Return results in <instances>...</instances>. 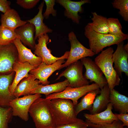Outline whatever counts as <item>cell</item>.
<instances>
[{
	"label": "cell",
	"instance_id": "6da1fadb",
	"mask_svg": "<svg viewBox=\"0 0 128 128\" xmlns=\"http://www.w3.org/2000/svg\"><path fill=\"white\" fill-rule=\"evenodd\" d=\"M49 105L56 127L74 122L76 116L74 106L70 100L56 98L50 100Z\"/></svg>",
	"mask_w": 128,
	"mask_h": 128
},
{
	"label": "cell",
	"instance_id": "7a4b0ae2",
	"mask_svg": "<svg viewBox=\"0 0 128 128\" xmlns=\"http://www.w3.org/2000/svg\"><path fill=\"white\" fill-rule=\"evenodd\" d=\"M50 100L41 97L32 104L29 113L36 128H55V123L49 105Z\"/></svg>",
	"mask_w": 128,
	"mask_h": 128
},
{
	"label": "cell",
	"instance_id": "3957f363",
	"mask_svg": "<svg viewBox=\"0 0 128 128\" xmlns=\"http://www.w3.org/2000/svg\"><path fill=\"white\" fill-rule=\"evenodd\" d=\"M84 34L88 40L90 49L95 55L102 51L104 48L114 44L117 45L128 38L127 34L119 37L109 33H97L93 30L87 24L85 27Z\"/></svg>",
	"mask_w": 128,
	"mask_h": 128
},
{
	"label": "cell",
	"instance_id": "277c9868",
	"mask_svg": "<svg viewBox=\"0 0 128 128\" xmlns=\"http://www.w3.org/2000/svg\"><path fill=\"white\" fill-rule=\"evenodd\" d=\"M114 52L113 48L109 47L101 51L95 59V62L104 75L110 90L119 85L121 81L120 76L113 66L112 57Z\"/></svg>",
	"mask_w": 128,
	"mask_h": 128
},
{
	"label": "cell",
	"instance_id": "5b68a950",
	"mask_svg": "<svg viewBox=\"0 0 128 128\" xmlns=\"http://www.w3.org/2000/svg\"><path fill=\"white\" fill-rule=\"evenodd\" d=\"M100 89L99 86L95 83L77 88L68 86L62 91L51 94L45 98L50 100L56 98L70 100L72 101L74 107L78 103V101L80 98L89 92Z\"/></svg>",
	"mask_w": 128,
	"mask_h": 128
},
{
	"label": "cell",
	"instance_id": "8992f818",
	"mask_svg": "<svg viewBox=\"0 0 128 128\" xmlns=\"http://www.w3.org/2000/svg\"><path fill=\"white\" fill-rule=\"evenodd\" d=\"M83 65L79 60L72 63L59 75L56 80L64 76L69 82V86L72 88L82 87L89 84V82L82 74Z\"/></svg>",
	"mask_w": 128,
	"mask_h": 128
},
{
	"label": "cell",
	"instance_id": "52a82bcc",
	"mask_svg": "<svg viewBox=\"0 0 128 128\" xmlns=\"http://www.w3.org/2000/svg\"><path fill=\"white\" fill-rule=\"evenodd\" d=\"M68 37L70 43V50L68 58L62 64L61 69L67 67L71 63L82 58L92 57L95 55L90 49L86 48L80 42L73 32H70Z\"/></svg>",
	"mask_w": 128,
	"mask_h": 128
},
{
	"label": "cell",
	"instance_id": "ba28073f",
	"mask_svg": "<svg viewBox=\"0 0 128 128\" xmlns=\"http://www.w3.org/2000/svg\"><path fill=\"white\" fill-rule=\"evenodd\" d=\"M41 96V94L37 93L24 96L14 99L9 104L12 109V116H18L23 120L27 121L29 119L30 107L37 99Z\"/></svg>",
	"mask_w": 128,
	"mask_h": 128
},
{
	"label": "cell",
	"instance_id": "9c48e42d",
	"mask_svg": "<svg viewBox=\"0 0 128 128\" xmlns=\"http://www.w3.org/2000/svg\"><path fill=\"white\" fill-rule=\"evenodd\" d=\"M38 38V43L35 44L34 53L37 56L41 58L42 62L46 65L51 64L59 59L68 58L69 51H66L63 55L59 57L51 54V50L47 46V44L49 39L47 34L43 35Z\"/></svg>",
	"mask_w": 128,
	"mask_h": 128
},
{
	"label": "cell",
	"instance_id": "30bf717a",
	"mask_svg": "<svg viewBox=\"0 0 128 128\" xmlns=\"http://www.w3.org/2000/svg\"><path fill=\"white\" fill-rule=\"evenodd\" d=\"M86 69L84 77L90 82H94L101 89L107 84V80L99 67L91 59L85 57L80 59Z\"/></svg>",
	"mask_w": 128,
	"mask_h": 128
},
{
	"label": "cell",
	"instance_id": "8fae6325",
	"mask_svg": "<svg viewBox=\"0 0 128 128\" xmlns=\"http://www.w3.org/2000/svg\"><path fill=\"white\" fill-rule=\"evenodd\" d=\"M18 57V51L14 43L0 45V73L13 71L14 64L17 60Z\"/></svg>",
	"mask_w": 128,
	"mask_h": 128
},
{
	"label": "cell",
	"instance_id": "7c38bea8",
	"mask_svg": "<svg viewBox=\"0 0 128 128\" xmlns=\"http://www.w3.org/2000/svg\"><path fill=\"white\" fill-rule=\"evenodd\" d=\"M65 62L64 59H59L49 65L42 62L37 68L30 71V74L38 80L41 84L48 85L50 82L48 80V78L55 71L61 69L62 64Z\"/></svg>",
	"mask_w": 128,
	"mask_h": 128
},
{
	"label": "cell",
	"instance_id": "4fadbf2b",
	"mask_svg": "<svg viewBox=\"0 0 128 128\" xmlns=\"http://www.w3.org/2000/svg\"><path fill=\"white\" fill-rule=\"evenodd\" d=\"M55 2L63 6L65 9L64 15L68 18L71 19L74 23L79 24L81 17L78 13H82L83 9L82 6L86 3H90L89 0H82L75 1L70 0H57Z\"/></svg>",
	"mask_w": 128,
	"mask_h": 128
},
{
	"label": "cell",
	"instance_id": "5bb4252c",
	"mask_svg": "<svg viewBox=\"0 0 128 128\" xmlns=\"http://www.w3.org/2000/svg\"><path fill=\"white\" fill-rule=\"evenodd\" d=\"M124 45L123 41L117 45L112 57L114 64V68L119 76L121 77L123 73L128 76V52L124 49Z\"/></svg>",
	"mask_w": 128,
	"mask_h": 128
},
{
	"label": "cell",
	"instance_id": "9a60e30c",
	"mask_svg": "<svg viewBox=\"0 0 128 128\" xmlns=\"http://www.w3.org/2000/svg\"><path fill=\"white\" fill-rule=\"evenodd\" d=\"M14 71L7 75H0V106L10 107V102L16 98L10 92L9 88L13 78Z\"/></svg>",
	"mask_w": 128,
	"mask_h": 128
},
{
	"label": "cell",
	"instance_id": "2e32d148",
	"mask_svg": "<svg viewBox=\"0 0 128 128\" xmlns=\"http://www.w3.org/2000/svg\"><path fill=\"white\" fill-rule=\"evenodd\" d=\"M113 109L112 105L110 103L106 109L102 112L93 114L84 113L83 116L86 120L93 124L103 125L110 123L118 119L112 112Z\"/></svg>",
	"mask_w": 128,
	"mask_h": 128
},
{
	"label": "cell",
	"instance_id": "e0dca14e",
	"mask_svg": "<svg viewBox=\"0 0 128 128\" xmlns=\"http://www.w3.org/2000/svg\"><path fill=\"white\" fill-rule=\"evenodd\" d=\"M38 65H32L27 62L21 63L16 61L13 66L12 71L15 72L16 74L12 83L9 87L10 93L13 95L15 88L20 81L23 78L28 77L29 74V72L37 68Z\"/></svg>",
	"mask_w": 128,
	"mask_h": 128
},
{
	"label": "cell",
	"instance_id": "ac0fdd59",
	"mask_svg": "<svg viewBox=\"0 0 128 128\" xmlns=\"http://www.w3.org/2000/svg\"><path fill=\"white\" fill-rule=\"evenodd\" d=\"M13 43L18 51L19 62L21 63L27 62L32 65H38L42 62L41 58L34 54L31 49L24 45L18 38H16Z\"/></svg>",
	"mask_w": 128,
	"mask_h": 128
},
{
	"label": "cell",
	"instance_id": "d6986e66",
	"mask_svg": "<svg viewBox=\"0 0 128 128\" xmlns=\"http://www.w3.org/2000/svg\"><path fill=\"white\" fill-rule=\"evenodd\" d=\"M14 31L18 38L24 45L34 50L36 43L34 36L35 30L33 24L27 22Z\"/></svg>",
	"mask_w": 128,
	"mask_h": 128
},
{
	"label": "cell",
	"instance_id": "ffe728a7",
	"mask_svg": "<svg viewBox=\"0 0 128 128\" xmlns=\"http://www.w3.org/2000/svg\"><path fill=\"white\" fill-rule=\"evenodd\" d=\"M0 22L2 26L14 31L27 23L26 21L22 20L18 12L13 9L2 14Z\"/></svg>",
	"mask_w": 128,
	"mask_h": 128
},
{
	"label": "cell",
	"instance_id": "44dd1931",
	"mask_svg": "<svg viewBox=\"0 0 128 128\" xmlns=\"http://www.w3.org/2000/svg\"><path fill=\"white\" fill-rule=\"evenodd\" d=\"M40 84L39 80L30 74L28 77L23 79L18 84L13 95L16 98H18L21 96L30 94L31 91Z\"/></svg>",
	"mask_w": 128,
	"mask_h": 128
},
{
	"label": "cell",
	"instance_id": "7402d4cb",
	"mask_svg": "<svg viewBox=\"0 0 128 128\" xmlns=\"http://www.w3.org/2000/svg\"><path fill=\"white\" fill-rule=\"evenodd\" d=\"M44 2H41L39 6V11L37 14L32 18L26 20L27 22L32 24L34 26L35 34L34 39L35 40L38 37L48 33H52L53 30L49 28L43 23L44 18L42 14Z\"/></svg>",
	"mask_w": 128,
	"mask_h": 128
},
{
	"label": "cell",
	"instance_id": "603a6c76",
	"mask_svg": "<svg viewBox=\"0 0 128 128\" xmlns=\"http://www.w3.org/2000/svg\"><path fill=\"white\" fill-rule=\"evenodd\" d=\"M100 94L96 96L93 102L90 114H95L105 110L110 103V89L108 84L101 89Z\"/></svg>",
	"mask_w": 128,
	"mask_h": 128
},
{
	"label": "cell",
	"instance_id": "cb8c5ba5",
	"mask_svg": "<svg viewBox=\"0 0 128 128\" xmlns=\"http://www.w3.org/2000/svg\"><path fill=\"white\" fill-rule=\"evenodd\" d=\"M69 85V82L66 79L63 81L50 85H44L39 84L31 91L30 94H43L46 97L53 93L62 91Z\"/></svg>",
	"mask_w": 128,
	"mask_h": 128
},
{
	"label": "cell",
	"instance_id": "d4e9b609",
	"mask_svg": "<svg viewBox=\"0 0 128 128\" xmlns=\"http://www.w3.org/2000/svg\"><path fill=\"white\" fill-rule=\"evenodd\" d=\"M110 102L115 110L119 113L128 112V97L120 94L114 89H110Z\"/></svg>",
	"mask_w": 128,
	"mask_h": 128
},
{
	"label": "cell",
	"instance_id": "484cf974",
	"mask_svg": "<svg viewBox=\"0 0 128 128\" xmlns=\"http://www.w3.org/2000/svg\"><path fill=\"white\" fill-rule=\"evenodd\" d=\"M92 22L87 24L93 31L97 33L107 34L108 33V27L106 17L98 15L95 12H92Z\"/></svg>",
	"mask_w": 128,
	"mask_h": 128
},
{
	"label": "cell",
	"instance_id": "4316f807",
	"mask_svg": "<svg viewBox=\"0 0 128 128\" xmlns=\"http://www.w3.org/2000/svg\"><path fill=\"white\" fill-rule=\"evenodd\" d=\"M100 89L89 92L85 95L80 102L74 107L75 112L76 116L81 111L85 110L91 111L93 104L97 95L100 94Z\"/></svg>",
	"mask_w": 128,
	"mask_h": 128
},
{
	"label": "cell",
	"instance_id": "83f0119b",
	"mask_svg": "<svg viewBox=\"0 0 128 128\" xmlns=\"http://www.w3.org/2000/svg\"><path fill=\"white\" fill-rule=\"evenodd\" d=\"M18 38L14 31L0 25V45H6L13 43Z\"/></svg>",
	"mask_w": 128,
	"mask_h": 128
},
{
	"label": "cell",
	"instance_id": "f1b7e54d",
	"mask_svg": "<svg viewBox=\"0 0 128 128\" xmlns=\"http://www.w3.org/2000/svg\"><path fill=\"white\" fill-rule=\"evenodd\" d=\"M107 22L108 33L113 36L119 37H123L127 34L122 32V26L118 18H107Z\"/></svg>",
	"mask_w": 128,
	"mask_h": 128
},
{
	"label": "cell",
	"instance_id": "f546056e",
	"mask_svg": "<svg viewBox=\"0 0 128 128\" xmlns=\"http://www.w3.org/2000/svg\"><path fill=\"white\" fill-rule=\"evenodd\" d=\"M12 116L11 107L0 106V128H8V124Z\"/></svg>",
	"mask_w": 128,
	"mask_h": 128
},
{
	"label": "cell",
	"instance_id": "4dcf8cb0",
	"mask_svg": "<svg viewBox=\"0 0 128 128\" xmlns=\"http://www.w3.org/2000/svg\"><path fill=\"white\" fill-rule=\"evenodd\" d=\"M111 4L114 8L119 10L118 13L126 22L128 21V0H114Z\"/></svg>",
	"mask_w": 128,
	"mask_h": 128
},
{
	"label": "cell",
	"instance_id": "1f68e13d",
	"mask_svg": "<svg viewBox=\"0 0 128 128\" xmlns=\"http://www.w3.org/2000/svg\"><path fill=\"white\" fill-rule=\"evenodd\" d=\"M85 122L88 127L90 128H128V127H124L122 122L119 119L114 121L111 123L103 125L93 124L89 122L86 119Z\"/></svg>",
	"mask_w": 128,
	"mask_h": 128
},
{
	"label": "cell",
	"instance_id": "d6a6232c",
	"mask_svg": "<svg viewBox=\"0 0 128 128\" xmlns=\"http://www.w3.org/2000/svg\"><path fill=\"white\" fill-rule=\"evenodd\" d=\"M46 6V10L43 14L44 18L46 19L48 18L49 15L52 14L54 17L57 15V11L54 9V6L55 4V0H44Z\"/></svg>",
	"mask_w": 128,
	"mask_h": 128
},
{
	"label": "cell",
	"instance_id": "836d02e7",
	"mask_svg": "<svg viewBox=\"0 0 128 128\" xmlns=\"http://www.w3.org/2000/svg\"><path fill=\"white\" fill-rule=\"evenodd\" d=\"M87 125L83 120L78 119L76 122L62 126L56 127L55 128H88Z\"/></svg>",
	"mask_w": 128,
	"mask_h": 128
},
{
	"label": "cell",
	"instance_id": "e575fe53",
	"mask_svg": "<svg viewBox=\"0 0 128 128\" xmlns=\"http://www.w3.org/2000/svg\"><path fill=\"white\" fill-rule=\"evenodd\" d=\"M39 0H17L16 3L25 9L33 8L40 1Z\"/></svg>",
	"mask_w": 128,
	"mask_h": 128
},
{
	"label": "cell",
	"instance_id": "d590c367",
	"mask_svg": "<svg viewBox=\"0 0 128 128\" xmlns=\"http://www.w3.org/2000/svg\"><path fill=\"white\" fill-rule=\"evenodd\" d=\"M11 2L7 0H0V11L4 14L11 9Z\"/></svg>",
	"mask_w": 128,
	"mask_h": 128
},
{
	"label": "cell",
	"instance_id": "8d00e7d4",
	"mask_svg": "<svg viewBox=\"0 0 128 128\" xmlns=\"http://www.w3.org/2000/svg\"><path fill=\"white\" fill-rule=\"evenodd\" d=\"M114 115L118 119L122 122L124 127H128V113L119 114L115 113Z\"/></svg>",
	"mask_w": 128,
	"mask_h": 128
},
{
	"label": "cell",
	"instance_id": "74e56055",
	"mask_svg": "<svg viewBox=\"0 0 128 128\" xmlns=\"http://www.w3.org/2000/svg\"><path fill=\"white\" fill-rule=\"evenodd\" d=\"M124 47L125 50L128 52V43L124 45Z\"/></svg>",
	"mask_w": 128,
	"mask_h": 128
}]
</instances>
